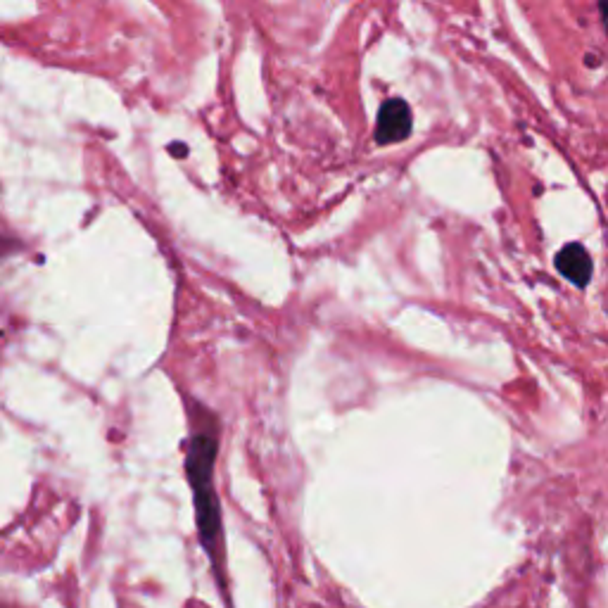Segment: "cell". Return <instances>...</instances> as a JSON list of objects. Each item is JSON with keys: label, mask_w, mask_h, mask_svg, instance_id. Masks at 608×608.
Wrapping results in <instances>:
<instances>
[{"label": "cell", "mask_w": 608, "mask_h": 608, "mask_svg": "<svg viewBox=\"0 0 608 608\" xmlns=\"http://www.w3.org/2000/svg\"><path fill=\"white\" fill-rule=\"evenodd\" d=\"M190 421V440L186 447V475L193 490L195 518L202 547L212 559H217L221 540V509L217 487H214V466H217L221 421L202 402H186Z\"/></svg>", "instance_id": "1"}, {"label": "cell", "mask_w": 608, "mask_h": 608, "mask_svg": "<svg viewBox=\"0 0 608 608\" xmlns=\"http://www.w3.org/2000/svg\"><path fill=\"white\" fill-rule=\"evenodd\" d=\"M411 133V110L404 100L392 98L383 103L376 122V143L390 145L404 141Z\"/></svg>", "instance_id": "2"}, {"label": "cell", "mask_w": 608, "mask_h": 608, "mask_svg": "<svg viewBox=\"0 0 608 608\" xmlns=\"http://www.w3.org/2000/svg\"><path fill=\"white\" fill-rule=\"evenodd\" d=\"M556 266H559V271L568 281L580 285V288L592 278V259H589L585 247L578 243L563 247L559 255H556Z\"/></svg>", "instance_id": "3"}]
</instances>
